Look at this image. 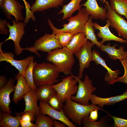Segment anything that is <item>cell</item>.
Returning a JSON list of instances; mask_svg holds the SVG:
<instances>
[{"instance_id": "11", "label": "cell", "mask_w": 127, "mask_h": 127, "mask_svg": "<svg viewBox=\"0 0 127 127\" xmlns=\"http://www.w3.org/2000/svg\"><path fill=\"white\" fill-rule=\"evenodd\" d=\"M37 51H40L49 53L57 48H62L55 37V34L45 33L37 40L33 46Z\"/></svg>"}, {"instance_id": "25", "label": "cell", "mask_w": 127, "mask_h": 127, "mask_svg": "<svg viewBox=\"0 0 127 127\" xmlns=\"http://www.w3.org/2000/svg\"><path fill=\"white\" fill-rule=\"evenodd\" d=\"M83 0H71L67 4L63 5L62 9L58 13L59 15L62 13V18L59 21L64 20L69 18L75 11H79L81 9L80 3Z\"/></svg>"}, {"instance_id": "3", "label": "cell", "mask_w": 127, "mask_h": 127, "mask_svg": "<svg viewBox=\"0 0 127 127\" xmlns=\"http://www.w3.org/2000/svg\"><path fill=\"white\" fill-rule=\"evenodd\" d=\"M33 73L34 83L36 87L44 85H53L59 81L58 78L60 72L52 63L37 64L34 67Z\"/></svg>"}, {"instance_id": "13", "label": "cell", "mask_w": 127, "mask_h": 127, "mask_svg": "<svg viewBox=\"0 0 127 127\" xmlns=\"http://www.w3.org/2000/svg\"><path fill=\"white\" fill-rule=\"evenodd\" d=\"M39 107L40 113L44 115H47L54 119L60 121L69 127H76L68 118L63 110L60 111L55 110L52 108L47 103L40 101Z\"/></svg>"}, {"instance_id": "22", "label": "cell", "mask_w": 127, "mask_h": 127, "mask_svg": "<svg viewBox=\"0 0 127 127\" xmlns=\"http://www.w3.org/2000/svg\"><path fill=\"white\" fill-rule=\"evenodd\" d=\"M110 44L108 43L106 45H102L100 49L101 51L106 52L109 58L113 60L117 59L122 60L127 56V50L125 51L124 47L120 46L118 49L115 47L117 44H115L112 46H111Z\"/></svg>"}, {"instance_id": "12", "label": "cell", "mask_w": 127, "mask_h": 127, "mask_svg": "<svg viewBox=\"0 0 127 127\" xmlns=\"http://www.w3.org/2000/svg\"><path fill=\"white\" fill-rule=\"evenodd\" d=\"M5 16L8 19H12V15L15 18L16 23L24 20L21 11L24 7L16 0H4L0 6Z\"/></svg>"}, {"instance_id": "16", "label": "cell", "mask_w": 127, "mask_h": 127, "mask_svg": "<svg viewBox=\"0 0 127 127\" xmlns=\"http://www.w3.org/2000/svg\"><path fill=\"white\" fill-rule=\"evenodd\" d=\"M81 6L85 7L92 19L104 20L107 18L106 7H100L96 0H87Z\"/></svg>"}, {"instance_id": "7", "label": "cell", "mask_w": 127, "mask_h": 127, "mask_svg": "<svg viewBox=\"0 0 127 127\" xmlns=\"http://www.w3.org/2000/svg\"><path fill=\"white\" fill-rule=\"evenodd\" d=\"M77 80L71 75L62 79L59 83L52 85L63 102H65L67 99L76 93L78 86Z\"/></svg>"}, {"instance_id": "34", "label": "cell", "mask_w": 127, "mask_h": 127, "mask_svg": "<svg viewBox=\"0 0 127 127\" xmlns=\"http://www.w3.org/2000/svg\"><path fill=\"white\" fill-rule=\"evenodd\" d=\"M120 60L124 68V75L122 76L118 77L111 82L108 83V84L113 85L116 82H122L127 84V56L124 59Z\"/></svg>"}, {"instance_id": "10", "label": "cell", "mask_w": 127, "mask_h": 127, "mask_svg": "<svg viewBox=\"0 0 127 127\" xmlns=\"http://www.w3.org/2000/svg\"><path fill=\"white\" fill-rule=\"evenodd\" d=\"M3 42L0 44V62L5 61L9 63L18 70L19 73L24 76L25 70L31 60L34 58L32 56H28L21 60H16L14 59L13 54L10 52H3L1 46Z\"/></svg>"}, {"instance_id": "29", "label": "cell", "mask_w": 127, "mask_h": 127, "mask_svg": "<svg viewBox=\"0 0 127 127\" xmlns=\"http://www.w3.org/2000/svg\"><path fill=\"white\" fill-rule=\"evenodd\" d=\"M34 59L31 60L27 68L24 77L27 83L31 88L32 90L35 91L37 87L34 83L33 71L34 67L37 63L36 61L34 62Z\"/></svg>"}, {"instance_id": "30", "label": "cell", "mask_w": 127, "mask_h": 127, "mask_svg": "<svg viewBox=\"0 0 127 127\" xmlns=\"http://www.w3.org/2000/svg\"><path fill=\"white\" fill-rule=\"evenodd\" d=\"M62 47H66L70 42L74 34L67 32H52Z\"/></svg>"}, {"instance_id": "28", "label": "cell", "mask_w": 127, "mask_h": 127, "mask_svg": "<svg viewBox=\"0 0 127 127\" xmlns=\"http://www.w3.org/2000/svg\"><path fill=\"white\" fill-rule=\"evenodd\" d=\"M110 5L112 10L124 16L127 21V0H110Z\"/></svg>"}, {"instance_id": "43", "label": "cell", "mask_w": 127, "mask_h": 127, "mask_svg": "<svg viewBox=\"0 0 127 127\" xmlns=\"http://www.w3.org/2000/svg\"><path fill=\"white\" fill-rule=\"evenodd\" d=\"M4 0H0V6H1L3 4Z\"/></svg>"}, {"instance_id": "19", "label": "cell", "mask_w": 127, "mask_h": 127, "mask_svg": "<svg viewBox=\"0 0 127 127\" xmlns=\"http://www.w3.org/2000/svg\"><path fill=\"white\" fill-rule=\"evenodd\" d=\"M23 98L25 101V107L24 111L20 113L21 114L26 112H29L36 117L40 113V108L37 104L38 100L35 91L32 90L25 95Z\"/></svg>"}, {"instance_id": "23", "label": "cell", "mask_w": 127, "mask_h": 127, "mask_svg": "<svg viewBox=\"0 0 127 127\" xmlns=\"http://www.w3.org/2000/svg\"><path fill=\"white\" fill-rule=\"evenodd\" d=\"M87 41L83 32H79L74 35L66 47L75 55Z\"/></svg>"}, {"instance_id": "17", "label": "cell", "mask_w": 127, "mask_h": 127, "mask_svg": "<svg viewBox=\"0 0 127 127\" xmlns=\"http://www.w3.org/2000/svg\"><path fill=\"white\" fill-rule=\"evenodd\" d=\"M17 83L15 86L12 100L15 103H17L24 96L32 90L27 83L24 77L18 73L15 76Z\"/></svg>"}, {"instance_id": "2", "label": "cell", "mask_w": 127, "mask_h": 127, "mask_svg": "<svg viewBox=\"0 0 127 127\" xmlns=\"http://www.w3.org/2000/svg\"><path fill=\"white\" fill-rule=\"evenodd\" d=\"M63 110L68 118L72 122L80 127L81 126L82 120L85 117H89L90 112L97 109L105 112L102 107L93 104L85 105L74 101L70 99L67 100Z\"/></svg>"}, {"instance_id": "18", "label": "cell", "mask_w": 127, "mask_h": 127, "mask_svg": "<svg viewBox=\"0 0 127 127\" xmlns=\"http://www.w3.org/2000/svg\"><path fill=\"white\" fill-rule=\"evenodd\" d=\"M92 61H94L97 65L100 64L107 70V72L104 77V80L108 83L111 82L118 77V75L120 73L118 69L112 70L106 64L105 60L100 56L99 52L94 50L92 51Z\"/></svg>"}, {"instance_id": "42", "label": "cell", "mask_w": 127, "mask_h": 127, "mask_svg": "<svg viewBox=\"0 0 127 127\" xmlns=\"http://www.w3.org/2000/svg\"><path fill=\"white\" fill-rule=\"evenodd\" d=\"M53 126L55 127H66V125L64 123H61L58 120L54 119Z\"/></svg>"}, {"instance_id": "4", "label": "cell", "mask_w": 127, "mask_h": 127, "mask_svg": "<svg viewBox=\"0 0 127 127\" xmlns=\"http://www.w3.org/2000/svg\"><path fill=\"white\" fill-rule=\"evenodd\" d=\"M90 15L85 8H83L79 11L76 15L71 16L67 19L69 23L67 24H63V28H62L58 29L56 28L49 19H47L48 24L51 28L52 32H64L75 34L83 32L84 25L88 20Z\"/></svg>"}, {"instance_id": "32", "label": "cell", "mask_w": 127, "mask_h": 127, "mask_svg": "<svg viewBox=\"0 0 127 127\" xmlns=\"http://www.w3.org/2000/svg\"><path fill=\"white\" fill-rule=\"evenodd\" d=\"M107 116L103 117L98 121H91L89 117H84L82 120V124L84 127H103L107 126V123L105 121V119Z\"/></svg>"}, {"instance_id": "44", "label": "cell", "mask_w": 127, "mask_h": 127, "mask_svg": "<svg viewBox=\"0 0 127 127\" xmlns=\"http://www.w3.org/2000/svg\"><path fill=\"white\" fill-rule=\"evenodd\" d=\"M100 1L102 2L103 4L105 3L106 0H99Z\"/></svg>"}, {"instance_id": "24", "label": "cell", "mask_w": 127, "mask_h": 127, "mask_svg": "<svg viewBox=\"0 0 127 127\" xmlns=\"http://www.w3.org/2000/svg\"><path fill=\"white\" fill-rule=\"evenodd\" d=\"M16 116H14L8 113H3L0 111V127H19L20 126L21 115L16 113Z\"/></svg>"}, {"instance_id": "37", "label": "cell", "mask_w": 127, "mask_h": 127, "mask_svg": "<svg viewBox=\"0 0 127 127\" xmlns=\"http://www.w3.org/2000/svg\"><path fill=\"white\" fill-rule=\"evenodd\" d=\"M8 22L5 19L0 20V33L3 34L7 35L9 32V30L7 28L8 27L7 23Z\"/></svg>"}, {"instance_id": "21", "label": "cell", "mask_w": 127, "mask_h": 127, "mask_svg": "<svg viewBox=\"0 0 127 127\" xmlns=\"http://www.w3.org/2000/svg\"><path fill=\"white\" fill-rule=\"evenodd\" d=\"M64 0H36L31 6V10L33 12H41L52 8H58L63 6Z\"/></svg>"}, {"instance_id": "8", "label": "cell", "mask_w": 127, "mask_h": 127, "mask_svg": "<svg viewBox=\"0 0 127 127\" xmlns=\"http://www.w3.org/2000/svg\"><path fill=\"white\" fill-rule=\"evenodd\" d=\"M105 2L107 18L110 21V26L115 29L119 37L127 41V21L111 9L108 2Z\"/></svg>"}, {"instance_id": "6", "label": "cell", "mask_w": 127, "mask_h": 127, "mask_svg": "<svg viewBox=\"0 0 127 127\" xmlns=\"http://www.w3.org/2000/svg\"><path fill=\"white\" fill-rule=\"evenodd\" d=\"M78 83L77 91L75 95L71 96L70 99L72 100L82 104L89 105L92 93L96 90V88L92 85V80L90 79L87 74L85 75L83 81L78 76L71 74Z\"/></svg>"}, {"instance_id": "27", "label": "cell", "mask_w": 127, "mask_h": 127, "mask_svg": "<svg viewBox=\"0 0 127 127\" xmlns=\"http://www.w3.org/2000/svg\"><path fill=\"white\" fill-rule=\"evenodd\" d=\"M92 19L91 16L89 17L88 20L84 25L83 32L87 40H90L97 47L100 48L102 45L98 41L97 36L95 34Z\"/></svg>"}, {"instance_id": "33", "label": "cell", "mask_w": 127, "mask_h": 127, "mask_svg": "<svg viewBox=\"0 0 127 127\" xmlns=\"http://www.w3.org/2000/svg\"><path fill=\"white\" fill-rule=\"evenodd\" d=\"M63 103L56 92L48 99L47 103L52 108L59 111L62 110Z\"/></svg>"}, {"instance_id": "31", "label": "cell", "mask_w": 127, "mask_h": 127, "mask_svg": "<svg viewBox=\"0 0 127 127\" xmlns=\"http://www.w3.org/2000/svg\"><path fill=\"white\" fill-rule=\"evenodd\" d=\"M53 120L49 116H45L39 113L36 116L35 124L37 127H52Z\"/></svg>"}, {"instance_id": "26", "label": "cell", "mask_w": 127, "mask_h": 127, "mask_svg": "<svg viewBox=\"0 0 127 127\" xmlns=\"http://www.w3.org/2000/svg\"><path fill=\"white\" fill-rule=\"evenodd\" d=\"M52 85H44L36 87L35 92L38 100L47 103L50 97L56 92Z\"/></svg>"}, {"instance_id": "5", "label": "cell", "mask_w": 127, "mask_h": 127, "mask_svg": "<svg viewBox=\"0 0 127 127\" xmlns=\"http://www.w3.org/2000/svg\"><path fill=\"white\" fill-rule=\"evenodd\" d=\"M12 19L13 25H11L9 22H8L7 24L9 29V36L3 42V43L9 40H13L14 43L15 53L17 56L20 55L23 50H26L35 53L39 57L40 56V55L33 46L25 48L21 47L20 42L25 32L24 28L25 24L21 22L16 23L15 20L12 18Z\"/></svg>"}, {"instance_id": "14", "label": "cell", "mask_w": 127, "mask_h": 127, "mask_svg": "<svg viewBox=\"0 0 127 127\" xmlns=\"http://www.w3.org/2000/svg\"><path fill=\"white\" fill-rule=\"evenodd\" d=\"M106 24L104 26H101L97 23H93L95 29L99 31L97 34V36L102 39L100 42L102 45H103L105 42L110 41H114L122 43H127V41L123 39L118 37L112 33L110 31L109 28L110 25L109 20L107 19Z\"/></svg>"}, {"instance_id": "40", "label": "cell", "mask_w": 127, "mask_h": 127, "mask_svg": "<svg viewBox=\"0 0 127 127\" xmlns=\"http://www.w3.org/2000/svg\"><path fill=\"white\" fill-rule=\"evenodd\" d=\"M20 126L22 127H37L36 124L32 122L28 121H23L20 120Z\"/></svg>"}, {"instance_id": "15", "label": "cell", "mask_w": 127, "mask_h": 127, "mask_svg": "<svg viewBox=\"0 0 127 127\" xmlns=\"http://www.w3.org/2000/svg\"><path fill=\"white\" fill-rule=\"evenodd\" d=\"M14 81L10 78L6 85L0 89V106L1 110L4 112L11 114L12 112L9 107L10 102V95L14 91Z\"/></svg>"}, {"instance_id": "35", "label": "cell", "mask_w": 127, "mask_h": 127, "mask_svg": "<svg viewBox=\"0 0 127 127\" xmlns=\"http://www.w3.org/2000/svg\"><path fill=\"white\" fill-rule=\"evenodd\" d=\"M24 2L26 10V16L24 22L27 23L30 19H31L33 21L36 20V18L34 14V12L31 10V6L29 3L25 0H22Z\"/></svg>"}, {"instance_id": "39", "label": "cell", "mask_w": 127, "mask_h": 127, "mask_svg": "<svg viewBox=\"0 0 127 127\" xmlns=\"http://www.w3.org/2000/svg\"><path fill=\"white\" fill-rule=\"evenodd\" d=\"M97 109L91 111L90 112L89 118L91 121H95L98 118V110Z\"/></svg>"}, {"instance_id": "1", "label": "cell", "mask_w": 127, "mask_h": 127, "mask_svg": "<svg viewBox=\"0 0 127 127\" xmlns=\"http://www.w3.org/2000/svg\"><path fill=\"white\" fill-rule=\"evenodd\" d=\"M73 53L66 47L54 49L48 53L46 60L53 64L60 72L71 75L75 62Z\"/></svg>"}, {"instance_id": "41", "label": "cell", "mask_w": 127, "mask_h": 127, "mask_svg": "<svg viewBox=\"0 0 127 127\" xmlns=\"http://www.w3.org/2000/svg\"><path fill=\"white\" fill-rule=\"evenodd\" d=\"M8 81L4 76L2 75L0 76V89L4 87L7 83Z\"/></svg>"}, {"instance_id": "38", "label": "cell", "mask_w": 127, "mask_h": 127, "mask_svg": "<svg viewBox=\"0 0 127 127\" xmlns=\"http://www.w3.org/2000/svg\"><path fill=\"white\" fill-rule=\"evenodd\" d=\"M35 117L32 113L29 112H26L22 114L20 120L32 122L34 120Z\"/></svg>"}, {"instance_id": "9", "label": "cell", "mask_w": 127, "mask_h": 127, "mask_svg": "<svg viewBox=\"0 0 127 127\" xmlns=\"http://www.w3.org/2000/svg\"><path fill=\"white\" fill-rule=\"evenodd\" d=\"M95 44L88 40L82 47L79 51L75 56L78 59L79 68L78 77L82 79L83 77V72L85 68L89 67L92 61V47Z\"/></svg>"}, {"instance_id": "20", "label": "cell", "mask_w": 127, "mask_h": 127, "mask_svg": "<svg viewBox=\"0 0 127 127\" xmlns=\"http://www.w3.org/2000/svg\"><path fill=\"white\" fill-rule=\"evenodd\" d=\"M127 98V91L123 94L108 98L99 97L94 94H92L91 101L92 103L98 105L102 107L105 105H113L116 103L122 101Z\"/></svg>"}, {"instance_id": "36", "label": "cell", "mask_w": 127, "mask_h": 127, "mask_svg": "<svg viewBox=\"0 0 127 127\" xmlns=\"http://www.w3.org/2000/svg\"><path fill=\"white\" fill-rule=\"evenodd\" d=\"M108 115L113 120L114 123L113 127H127V119H125L112 116L108 113Z\"/></svg>"}]
</instances>
